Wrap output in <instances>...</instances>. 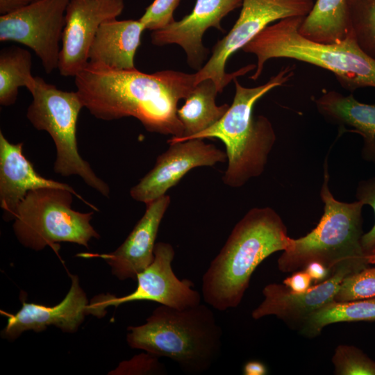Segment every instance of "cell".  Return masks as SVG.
Listing matches in <instances>:
<instances>
[{"instance_id": "52a82bcc", "label": "cell", "mask_w": 375, "mask_h": 375, "mask_svg": "<svg viewBox=\"0 0 375 375\" xmlns=\"http://www.w3.org/2000/svg\"><path fill=\"white\" fill-rule=\"evenodd\" d=\"M73 195L60 188L28 192L13 219V232L20 244L34 251L49 246L57 252L60 242L88 247L91 239H99V233L90 224L93 212L72 209Z\"/></svg>"}, {"instance_id": "cb8c5ba5", "label": "cell", "mask_w": 375, "mask_h": 375, "mask_svg": "<svg viewBox=\"0 0 375 375\" xmlns=\"http://www.w3.org/2000/svg\"><path fill=\"white\" fill-rule=\"evenodd\" d=\"M375 321V297L348 301H332L312 312L299 328L308 338L320 334L327 325L338 322Z\"/></svg>"}, {"instance_id": "ac0fdd59", "label": "cell", "mask_w": 375, "mask_h": 375, "mask_svg": "<svg viewBox=\"0 0 375 375\" xmlns=\"http://www.w3.org/2000/svg\"><path fill=\"white\" fill-rule=\"evenodd\" d=\"M69 276L70 288L60 303L46 306L22 300L21 309L15 314L8 315L1 337L14 340L24 331L32 330L38 333L51 325L65 333H75L88 315L89 301L79 284L78 277L72 274Z\"/></svg>"}, {"instance_id": "8fae6325", "label": "cell", "mask_w": 375, "mask_h": 375, "mask_svg": "<svg viewBox=\"0 0 375 375\" xmlns=\"http://www.w3.org/2000/svg\"><path fill=\"white\" fill-rule=\"evenodd\" d=\"M151 263L137 276L138 286L131 293L116 297L101 294L94 297L88 307V314L103 317L106 308L128 302L151 301L167 306L183 309L201 303V294L188 279H179L174 274L172 263L175 251L167 242L155 244Z\"/></svg>"}, {"instance_id": "1f68e13d", "label": "cell", "mask_w": 375, "mask_h": 375, "mask_svg": "<svg viewBox=\"0 0 375 375\" xmlns=\"http://www.w3.org/2000/svg\"><path fill=\"white\" fill-rule=\"evenodd\" d=\"M303 269L309 274L315 283H320L329 278L332 271L324 265L318 261H312L308 263Z\"/></svg>"}, {"instance_id": "2e32d148", "label": "cell", "mask_w": 375, "mask_h": 375, "mask_svg": "<svg viewBox=\"0 0 375 375\" xmlns=\"http://www.w3.org/2000/svg\"><path fill=\"white\" fill-rule=\"evenodd\" d=\"M170 197L162 196L146 203V210L124 242L108 253H81V257H99L110 267L118 279L137 280V276L153 260L160 224L170 204Z\"/></svg>"}, {"instance_id": "83f0119b", "label": "cell", "mask_w": 375, "mask_h": 375, "mask_svg": "<svg viewBox=\"0 0 375 375\" xmlns=\"http://www.w3.org/2000/svg\"><path fill=\"white\" fill-rule=\"evenodd\" d=\"M181 0H154L139 19L146 29L155 31L162 28L175 21L174 10Z\"/></svg>"}, {"instance_id": "3957f363", "label": "cell", "mask_w": 375, "mask_h": 375, "mask_svg": "<svg viewBox=\"0 0 375 375\" xmlns=\"http://www.w3.org/2000/svg\"><path fill=\"white\" fill-rule=\"evenodd\" d=\"M127 331L130 347L168 358L190 374L208 370L221 353L222 328L201 303L183 309L160 305L144 324Z\"/></svg>"}, {"instance_id": "d4e9b609", "label": "cell", "mask_w": 375, "mask_h": 375, "mask_svg": "<svg viewBox=\"0 0 375 375\" xmlns=\"http://www.w3.org/2000/svg\"><path fill=\"white\" fill-rule=\"evenodd\" d=\"M353 38L360 48L375 58V0H347Z\"/></svg>"}, {"instance_id": "d6a6232c", "label": "cell", "mask_w": 375, "mask_h": 375, "mask_svg": "<svg viewBox=\"0 0 375 375\" xmlns=\"http://www.w3.org/2000/svg\"><path fill=\"white\" fill-rule=\"evenodd\" d=\"M33 0H0V14L6 15L17 10L29 3Z\"/></svg>"}, {"instance_id": "5b68a950", "label": "cell", "mask_w": 375, "mask_h": 375, "mask_svg": "<svg viewBox=\"0 0 375 375\" xmlns=\"http://www.w3.org/2000/svg\"><path fill=\"white\" fill-rule=\"evenodd\" d=\"M305 17H287L270 24L241 49L256 56L250 78L256 81L269 59L289 58L331 72L342 88L353 92L375 88V58L363 51L353 34L339 43L311 40L299 31Z\"/></svg>"}, {"instance_id": "9a60e30c", "label": "cell", "mask_w": 375, "mask_h": 375, "mask_svg": "<svg viewBox=\"0 0 375 375\" xmlns=\"http://www.w3.org/2000/svg\"><path fill=\"white\" fill-rule=\"evenodd\" d=\"M241 6L242 0H196L190 14L162 28L153 31L151 43L159 47L179 45L186 54L188 65L198 71L208 54V49L202 43L204 33L210 27L224 33L222 19Z\"/></svg>"}, {"instance_id": "ba28073f", "label": "cell", "mask_w": 375, "mask_h": 375, "mask_svg": "<svg viewBox=\"0 0 375 375\" xmlns=\"http://www.w3.org/2000/svg\"><path fill=\"white\" fill-rule=\"evenodd\" d=\"M35 81L26 117L35 129L47 131L53 140L54 172L64 177L77 175L89 187L109 197L108 185L96 175L78 152L76 124L84 106L78 92L59 90L39 76H35Z\"/></svg>"}, {"instance_id": "30bf717a", "label": "cell", "mask_w": 375, "mask_h": 375, "mask_svg": "<svg viewBox=\"0 0 375 375\" xmlns=\"http://www.w3.org/2000/svg\"><path fill=\"white\" fill-rule=\"evenodd\" d=\"M70 0H33L0 16V41H12L31 49L47 74L58 69L65 13Z\"/></svg>"}, {"instance_id": "f1b7e54d", "label": "cell", "mask_w": 375, "mask_h": 375, "mask_svg": "<svg viewBox=\"0 0 375 375\" xmlns=\"http://www.w3.org/2000/svg\"><path fill=\"white\" fill-rule=\"evenodd\" d=\"M158 357L147 352L135 355L132 359L122 362L112 374H164L165 366Z\"/></svg>"}, {"instance_id": "277c9868", "label": "cell", "mask_w": 375, "mask_h": 375, "mask_svg": "<svg viewBox=\"0 0 375 375\" xmlns=\"http://www.w3.org/2000/svg\"><path fill=\"white\" fill-rule=\"evenodd\" d=\"M294 70V66L283 67L267 83L254 88L244 87L234 78L235 93L227 112L217 123L190 138H217L224 143L228 167L222 181L226 185L240 188L263 172L276 134L266 117L253 115V107L271 90L286 83Z\"/></svg>"}, {"instance_id": "4316f807", "label": "cell", "mask_w": 375, "mask_h": 375, "mask_svg": "<svg viewBox=\"0 0 375 375\" xmlns=\"http://www.w3.org/2000/svg\"><path fill=\"white\" fill-rule=\"evenodd\" d=\"M375 297V267H367L347 275L334 300L348 301Z\"/></svg>"}, {"instance_id": "7c38bea8", "label": "cell", "mask_w": 375, "mask_h": 375, "mask_svg": "<svg viewBox=\"0 0 375 375\" xmlns=\"http://www.w3.org/2000/svg\"><path fill=\"white\" fill-rule=\"evenodd\" d=\"M124 8V0H70L59 55L60 75L75 77L85 67L100 26L117 18Z\"/></svg>"}, {"instance_id": "4dcf8cb0", "label": "cell", "mask_w": 375, "mask_h": 375, "mask_svg": "<svg viewBox=\"0 0 375 375\" xmlns=\"http://www.w3.org/2000/svg\"><path fill=\"white\" fill-rule=\"evenodd\" d=\"M312 282L309 274L304 269H301L284 279L283 283L292 292L301 293L308 290L311 287Z\"/></svg>"}, {"instance_id": "9c48e42d", "label": "cell", "mask_w": 375, "mask_h": 375, "mask_svg": "<svg viewBox=\"0 0 375 375\" xmlns=\"http://www.w3.org/2000/svg\"><path fill=\"white\" fill-rule=\"evenodd\" d=\"M313 0H242L241 11L230 31L213 47L208 62L195 73V85L210 78L222 92L228 83L256 69L249 64L227 74L228 58L242 49L256 35L273 22L292 17H306L312 10Z\"/></svg>"}, {"instance_id": "44dd1931", "label": "cell", "mask_w": 375, "mask_h": 375, "mask_svg": "<svg viewBox=\"0 0 375 375\" xmlns=\"http://www.w3.org/2000/svg\"><path fill=\"white\" fill-rule=\"evenodd\" d=\"M219 93L215 82L206 78L198 83L184 99L185 103L177 110L183 126V135L178 139L170 138L168 143L189 140L217 123L227 112L230 106H217Z\"/></svg>"}, {"instance_id": "484cf974", "label": "cell", "mask_w": 375, "mask_h": 375, "mask_svg": "<svg viewBox=\"0 0 375 375\" xmlns=\"http://www.w3.org/2000/svg\"><path fill=\"white\" fill-rule=\"evenodd\" d=\"M332 362L335 374L375 375V361L352 345H338L333 356Z\"/></svg>"}, {"instance_id": "f546056e", "label": "cell", "mask_w": 375, "mask_h": 375, "mask_svg": "<svg viewBox=\"0 0 375 375\" xmlns=\"http://www.w3.org/2000/svg\"><path fill=\"white\" fill-rule=\"evenodd\" d=\"M356 197L357 201L363 205L370 206L375 214V176L359 182ZM361 243L364 249L368 252L375 249V224L367 233L362 235Z\"/></svg>"}, {"instance_id": "7402d4cb", "label": "cell", "mask_w": 375, "mask_h": 375, "mask_svg": "<svg viewBox=\"0 0 375 375\" xmlns=\"http://www.w3.org/2000/svg\"><path fill=\"white\" fill-rule=\"evenodd\" d=\"M304 37L319 42L339 43L352 34L347 0H316L299 28Z\"/></svg>"}, {"instance_id": "d6986e66", "label": "cell", "mask_w": 375, "mask_h": 375, "mask_svg": "<svg viewBox=\"0 0 375 375\" xmlns=\"http://www.w3.org/2000/svg\"><path fill=\"white\" fill-rule=\"evenodd\" d=\"M319 113L328 123L344 132L358 133L363 138L362 158L375 165V103L356 100L352 94L344 95L328 90L315 100Z\"/></svg>"}, {"instance_id": "6da1fadb", "label": "cell", "mask_w": 375, "mask_h": 375, "mask_svg": "<svg viewBox=\"0 0 375 375\" xmlns=\"http://www.w3.org/2000/svg\"><path fill=\"white\" fill-rule=\"evenodd\" d=\"M74 78L83 106L96 118L133 117L149 132L174 139L183 136L178 103L196 85L195 73L167 69L146 74L88 62Z\"/></svg>"}, {"instance_id": "836d02e7", "label": "cell", "mask_w": 375, "mask_h": 375, "mask_svg": "<svg viewBox=\"0 0 375 375\" xmlns=\"http://www.w3.org/2000/svg\"><path fill=\"white\" fill-rule=\"evenodd\" d=\"M243 372L246 375H264L267 374V368L261 362L252 360L245 364Z\"/></svg>"}, {"instance_id": "e0dca14e", "label": "cell", "mask_w": 375, "mask_h": 375, "mask_svg": "<svg viewBox=\"0 0 375 375\" xmlns=\"http://www.w3.org/2000/svg\"><path fill=\"white\" fill-rule=\"evenodd\" d=\"M23 144L11 143L0 131V207L6 222L13 221L18 206L28 192L41 188L69 190L92 210H98L72 186L40 175L23 153Z\"/></svg>"}, {"instance_id": "603a6c76", "label": "cell", "mask_w": 375, "mask_h": 375, "mask_svg": "<svg viewBox=\"0 0 375 375\" xmlns=\"http://www.w3.org/2000/svg\"><path fill=\"white\" fill-rule=\"evenodd\" d=\"M32 56L19 47L3 49L0 52V104H14L18 90L25 87L31 92L35 86V77L31 74Z\"/></svg>"}, {"instance_id": "5bb4252c", "label": "cell", "mask_w": 375, "mask_h": 375, "mask_svg": "<svg viewBox=\"0 0 375 375\" xmlns=\"http://www.w3.org/2000/svg\"><path fill=\"white\" fill-rule=\"evenodd\" d=\"M359 270L352 263H342L333 270L329 278L301 293L292 292L283 283L268 284L262 290L263 301L252 311L251 316L259 319L275 315L300 328L312 312L334 301L342 280L347 275Z\"/></svg>"}, {"instance_id": "8992f818", "label": "cell", "mask_w": 375, "mask_h": 375, "mask_svg": "<svg viewBox=\"0 0 375 375\" xmlns=\"http://www.w3.org/2000/svg\"><path fill=\"white\" fill-rule=\"evenodd\" d=\"M324 182L320 196L324 214L317 226L303 237L290 238L288 247L278 259V268L284 273L303 269L312 261H318L332 272L339 265L349 262L364 269L375 264V249H364L361 239L363 204L336 200L329 187L327 160L324 162Z\"/></svg>"}, {"instance_id": "4fadbf2b", "label": "cell", "mask_w": 375, "mask_h": 375, "mask_svg": "<svg viewBox=\"0 0 375 375\" xmlns=\"http://www.w3.org/2000/svg\"><path fill=\"white\" fill-rule=\"evenodd\" d=\"M169 144L158 156L156 164L130 190L134 200L145 204L166 194L189 171L198 167H212L227 159L225 152L203 139L194 138Z\"/></svg>"}, {"instance_id": "7a4b0ae2", "label": "cell", "mask_w": 375, "mask_h": 375, "mask_svg": "<svg viewBox=\"0 0 375 375\" xmlns=\"http://www.w3.org/2000/svg\"><path fill=\"white\" fill-rule=\"evenodd\" d=\"M290 238L274 209L249 210L203 275L204 301L219 311L238 307L256 268L272 253L285 250Z\"/></svg>"}, {"instance_id": "ffe728a7", "label": "cell", "mask_w": 375, "mask_h": 375, "mask_svg": "<svg viewBox=\"0 0 375 375\" xmlns=\"http://www.w3.org/2000/svg\"><path fill=\"white\" fill-rule=\"evenodd\" d=\"M146 30L140 20L112 19L101 24L89 52V62L123 70L135 69L134 57Z\"/></svg>"}]
</instances>
